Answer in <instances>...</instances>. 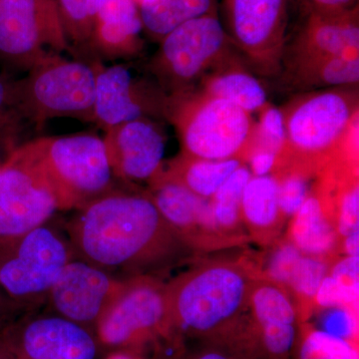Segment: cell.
Returning a JSON list of instances; mask_svg holds the SVG:
<instances>
[{"instance_id": "6da1fadb", "label": "cell", "mask_w": 359, "mask_h": 359, "mask_svg": "<svg viewBox=\"0 0 359 359\" xmlns=\"http://www.w3.org/2000/svg\"><path fill=\"white\" fill-rule=\"evenodd\" d=\"M75 256L118 278L157 276L197 252L162 216L147 190L113 189L65 224Z\"/></svg>"}, {"instance_id": "7a4b0ae2", "label": "cell", "mask_w": 359, "mask_h": 359, "mask_svg": "<svg viewBox=\"0 0 359 359\" xmlns=\"http://www.w3.org/2000/svg\"><path fill=\"white\" fill-rule=\"evenodd\" d=\"M259 271L242 259L203 262L166 283L170 318L180 337L233 348Z\"/></svg>"}, {"instance_id": "3957f363", "label": "cell", "mask_w": 359, "mask_h": 359, "mask_svg": "<svg viewBox=\"0 0 359 359\" xmlns=\"http://www.w3.org/2000/svg\"><path fill=\"white\" fill-rule=\"evenodd\" d=\"M355 86L302 92L280 108L285 145L276 165H294L316 175L344 155L358 125Z\"/></svg>"}, {"instance_id": "277c9868", "label": "cell", "mask_w": 359, "mask_h": 359, "mask_svg": "<svg viewBox=\"0 0 359 359\" xmlns=\"http://www.w3.org/2000/svg\"><path fill=\"white\" fill-rule=\"evenodd\" d=\"M94 334L103 354L122 349L148 356L154 351L155 358L162 359L164 351L178 353L183 344L170 318L166 282L157 276L129 278Z\"/></svg>"}, {"instance_id": "5b68a950", "label": "cell", "mask_w": 359, "mask_h": 359, "mask_svg": "<svg viewBox=\"0 0 359 359\" xmlns=\"http://www.w3.org/2000/svg\"><path fill=\"white\" fill-rule=\"evenodd\" d=\"M166 119L177 130L182 153L191 157L245 163L254 150L257 122L252 114L198 90L169 97Z\"/></svg>"}, {"instance_id": "8992f818", "label": "cell", "mask_w": 359, "mask_h": 359, "mask_svg": "<svg viewBox=\"0 0 359 359\" xmlns=\"http://www.w3.org/2000/svg\"><path fill=\"white\" fill-rule=\"evenodd\" d=\"M100 61L68 59L62 54L42 59L20 81L14 92L21 114L40 129L55 118L94 121L96 76Z\"/></svg>"}, {"instance_id": "52a82bcc", "label": "cell", "mask_w": 359, "mask_h": 359, "mask_svg": "<svg viewBox=\"0 0 359 359\" xmlns=\"http://www.w3.org/2000/svg\"><path fill=\"white\" fill-rule=\"evenodd\" d=\"M233 47L216 9L166 35L146 70L168 97L182 95L233 56Z\"/></svg>"}, {"instance_id": "ba28073f", "label": "cell", "mask_w": 359, "mask_h": 359, "mask_svg": "<svg viewBox=\"0 0 359 359\" xmlns=\"http://www.w3.org/2000/svg\"><path fill=\"white\" fill-rule=\"evenodd\" d=\"M33 142L60 211H77L115 189L103 138L80 133Z\"/></svg>"}, {"instance_id": "9c48e42d", "label": "cell", "mask_w": 359, "mask_h": 359, "mask_svg": "<svg viewBox=\"0 0 359 359\" xmlns=\"http://www.w3.org/2000/svg\"><path fill=\"white\" fill-rule=\"evenodd\" d=\"M75 257L66 231L47 222L0 244V290L20 309L44 301Z\"/></svg>"}, {"instance_id": "30bf717a", "label": "cell", "mask_w": 359, "mask_h": 359, "mask_svg": "<svg viewBox=\"0 0 359 359\" xmlns=\"http://www.w3.org/2000/svg\"><path fill=\"white\" fill-rule=\"evenodd\" d=\"M60 212L33 140L11 151L0 166V244L50 221Z\"/></svg>"}, {"instance_id": "8fae6325", "label": "cell", "mask_w": 359, "mask_h": 359, "mask_svg": "<svg viewBox=\"0 0 359 359\" xmlns=\"http://www.w3.org/2000/svg\"><path fill=\"white\" fill-rule=\"evenodd\" d=\"M301 325L289 290L259 273L233 353L238 359H294Z\"/></svg>"}, {"instance_id": "7c38bea8", "label": "cell", "mask_w": 359, "mask_h": 359, "mask_svg": "<svg viewBox=\"0 0 359 359\" xmlns=\"http://www.w3.org/2000/svg\"><path fill=\"white\" fill-rule=\"evenodd\" d=\"M56 0H0V60L28 72L70 50Z\"/></svg>"}, {"instance_id": "4fadbf2b", "label": "cell", "mask_w": 359, "mask_h": 359, "mask_svg": "<svg viewBox=\"0 0 359 359\" xmlns=\"http://www.w3.org/2000/svg\"><path fill=\"white\" fill-rule=\"evenodd\" d=\"M224 28L257 75L282 74L287 28V0H223Z\"/></svg>"}, {"instance_id": "5bb4252c", "label": "cell", "mask_w": 359, "mask_h": 359, "mask_svg": "<svg viewBox=\"0 0 359 359\" xmlns=\"http://www.w3.org/2000/svg\"><path fill=\"white\" fill-rule=\"evenodd\" d=\"M167 94L154 78L130 65L98 66L94 123L105 130L141 118L166 119Z\"/></svg>"}, {"instance_id": "9a60e30c", "label": "cell", "mask_w": 359, "mask_h": 359, "mask_svg": "<svg viewBox=\"0 0 359 359\" xmlns=\"http://www.w3.org/2000/svg\"><path fill=\"white\" fill-rule=\"evenodd\" d=\"M16 359H101L103 351L88 328L52 313L25 316L0 330Z\"/></svg>"}, {"instance_id": "2e32d148", "label": "cell", "mask_w": 359, "mask_h": 359, "mask_svg": "<svg viewBox=\"0 0 359 359\" xmlns=\"http://www.w3.org/2000/svg\"><path fill=\"white\" fill-rule=\"evenodd\" d=\"M128 278H118L75 257L59 273L46 299L53 313L94 332Z\"/></svg>"}, {"instance_id": "e0dca14e", "label": "cell", "mask_w": 359, "mask_h": 359, "mask_svg": "<svg viewBox=\"0 0 359 359\" xmlns=\"http://www.w3.org/2000/svg\"><path fill=\"white\" fill-rule=\"evenodd\" d=\"M147 192L168 223L197 254L238 245L219 231L210 199L161 173L149 182Z\"/></svg>"}, {"instance_id": "ac0fdd59", "label": "cell", "mask_w": 359, "mask_h": 359, "mask_svg": "<svg viewBox=\"0 0 359 359\" xmlns=\"http://www.w3.org/2000/svg\"><path fill=\"white\" fill-rule=\"evenodd\" d=\"M115 179L150 182L162 170L166 134L158 120L141 118L105 130L103 138Z\"/></svg>"}, {"instance_id": "d6986e66", "label": "cell", "mask_w": 359, "mask_h": 359, "mask_svg": "<svg viewBox=\"0 0 359 359\" xmlns=\"http://www.w3.org/2000/svg\"><path fill=\"white\" fill-rule=\"evenodd\" d=\"M335 56H359L358 6L346 11H320L309 7L301 32L285 55L289 61Z\"/></svg>"}, {"instance_id": "ffe728a7", "label": "cell", "mask_w": 359, "mask_h": 359, "mask_svg": "<svg viewBox=\"0 0 359 359\" xmlns=\"http://www.w3.org/2000/svg\"><path fill=\"white\" fill-rule=\"evenodd\" d=\"M143 30L140 11L134 0H104L86 53L99 61L137 57L144 48Z\"/></svg>"}, {"instance_id": "44dd1931", "label": "cell", "mask_w": 359, "mask_h": 359, "mask_svg": "<svg viewBox=\"0 0 359 359\" xmlns=\"http://www.w3.org/2000/svg\"><path fill=\"white\" fill-rule=\"evenodd\" d=\"M302 254L332 261L340 240L327 196L313 184L308 199L290 219L287 237Z\"/></svg>"}, {"instance_id": "7402d4cb", "label": "cell", "mask_w": 359, "mask_h": 359, "mask_svg": "<svg viewBox=\"0 0 359 359\" xmlns=\"http://www.w3.org/2000/svg\"><path fill=\"white\" fill-rule=\"evenodd\" d=\"M243 224L250 238L261 245H273L285 219L278 203V181L273 175L252 176L243 195Z\"/></svg>"}, {"instance_id": "603a6c76", "label": "cell", "mask_w": 359, "mask_h": 359, "mask_svg": "<svg viewBox=\"0 0 359 359\" xmlns=\"http://www.w3.org/2000/svg\"><path fill=\"white\" fill-rule=\"evenodd\" d=\"M196 90L235 104L250 114L269 103L263 84L233 56L205 76Z\"/></svg>"}, {"instance_id": "cb8c5ba5", "label": "cell", "mask_w": 359, "mask_h": 359, "mask_svg": "<svg viewBox=\"0 0 359 359\" xmlns=\"http://www.w3.org/2000/svg\"><path fill=\"white\" fill-rule=\"evenodd\" d=\"M283 66L290 88L302 92L358 86L359 82V56L289 61Z\"/></svg>"}, {"instance_id": "d4e9b609", "label": "cell", "mask_w": 359, "mask_h": 359, "mask_svg": "<svg viewBox=\"0 0 359 359\" xmlns=\"http://www.w3.org/2000/svg\"><path fill=\"white\" fill-rule=\"evenodd\" d=\"M243 164L245 163L237 159L205 160L181 153L163 164L160 173L199 197L211 199L224 181Z\"/></svg>"}, {"instance_id": "484cf974", "label": "cell", "mask_w": 359, "mask_h": 359, "mask_svg": "<svg viewBox=\"0 0 359 359\" xmlns=\"http://www.w3.org/2000/svg\"><path fill=\"white\" fill-rule=\"evenodd\" d=\"M143 29L161 41L188 21L216 11L214 0H147L139 6Z\"/></svg>"}, {"instance_id": "4316f807", "label": "cell", "mask_w": 359, "mask_h": 359, "mask_svg": "<svg viewBox=\"0 0 359 359\" xmlns=\"http://www.w3.org/2000/svg\"><path fill=\"white\" fill-rule=\"evenodd\" d=\"M252 177L249 168L245 164L241 165L210 199L212 216L219 231L238 245L248 238L243 233L241 208L245 186Z\"/></svg>"}, {"instance_id": "83f0119b", "label": "cell", "mask_w": 359, "mask_h": 359, "mask_svg": "<svg viewBox=\"0 0 359 359\" xmlns=\"http://www.w3.org/2000/svg\"><path fill=\"white\" fill-rule=\"evenodd\" d=\"M294 359H359L358 344L302 323Z\"/></svg>"}, {"instance_id": "f1b7e54d", "label": "cell", "mask_w": 359, "mask_h": 359, "mask_svg": "<svg viewBox=\"0 0 359 359\" xmlns=\"http://www.w3.org/2000/svg\"><path fill=\"white\" fill-rule=\"evenodd\" d=\"M332 261L304 255L290 276L287 290L294 297L302 323H306L313 313L314 297L323 278L327 275Z\"/></svg>"}, {"instance_id": "f546056e", "label": "cell", "mask_w": 359, "mask_h": 359, "mask_svg": "<svg viewBox=\"0 0 359 359\" xmlns=\"http://www.w3.org/2000/svg\"><path fill=\"white\" fill-rule=\"evenodd\" d=\"M104 0H56L70 47L86 53L97 14Z\"/></svg>"}, {"instance_id": "4dcf8cb0", "label": "cell", "mask_w": 359, "mask_h": 359, "mask_svg": "<svg viewBox=\"0 0 359 359\" xmlns=\"http://www.w3.org/2000/svg\"><path fill=\"white\" fill-rule=\"evenodd\" d=\"M271 175L278 181L280 212L287 221L308 199L313 186L311 179L318 175L294 165H278Z\"/></svg>"}, {"instance_id": "1f68e13d", "label": "cell", "mask_w": 359, "mask_h": 359, "mask_svg": "<svg viewBox=\"0 0 359 359\" xmlns=\"http://www.w3.org/2000/svg\"><path fill=\"white\" fill-rule=\"evenodd\" d=\"M285 120L280 108L266 104L259 111V122L257 124V136L254 150L263 149L280 154L285 145ZM252 150V151H254Z\"/></svg>"}, {"instance_id": "d6a6232c", "label": "cell", "mask_w": 359, "mask_h": 359, "mask_svg": "<svg viewBox=\"0 0 359 359\" xmlns=\"http://www.w3.org/2000/svg\"><path fill=\"white\" fill-rule=\"evenodd\" d=\"M304 255L285 238L273 248L266 259L264 269L259 273L287 289L292 271Z\"/></svg>"}, {"instance_id": "836d02e7", "label": "cell", "mask_w": 359, "mask_h": 359, "mask_svg": "<svg viewBox=\"0 0 359 359\" xmlns=\"http://www.w3.org/2000/svg\"><path fill=\"white\" fill-rule=\"evenodd\" d=\"M25 126L29 125L18 108L14 81L0 76V140H13Z\"/></svg>"}, {"instance_id": "e575fe53", "label": "cell", "mask_w": 359, "mask_h": 359, "mask_svg": "<svg viewBox=\"0 0 359 359\" xmlns=\"http://www.w3.org/2000/svg\"><path fill=\"white\" fill-rule=\"evenodd\" d=\"M327 275L341 290L346 306L355 311V306H358L359 257L344 256L332 259Z\"/></svg>"}, {"instance_id": "d590c367", "label": "cell", "mask_w": 359, "mask_h": 359, "mask_svg": "<svg viewBox=\"0 0 359 359\" xmlns=\"http://www.w3.org/2000/svg\"><path fill=\"white\" fill-rule=\"evenodd\" d=\"M248 162L252 176L263 177L273 173L278 162V154L271 151L256 149L252 151Z\"/></svg>"}, {"instance_id": "8d00e7d4", "label": "cell", "mask_w": 359, "mask_h": 359, "mask_svg": "<svg viewBox=\"0 0 359 359\" xmlns=\"http://www.w3.org/2000/svg\"><path fill=\"white\" fill-rule=\"evenodd\" d=\"M184 359H238L235 354L221 346L205 344L202 348L186 356Z\"/></svg>"}, {"instance_id": "74e56055", "label": "cell", "mask_w": 359, "mask_h": 359, "mask_svg": "<svg viewBox=\"0 0 359 359\" xmlns=\"http://www.w3.org/2000/svg\"><path fill=\"white\" fill-rule=\"evenodd\" d=\"M309 7L320 11H346L358 6V0H308Z\"/></svg>"}, {"instance_id": "f35d334b", "label": "cell", "mask_w": 359, "mask_h": 359, "mask_svg": "<svg viewBox=\"0 0 359 359\" xmlns=\"http://www.w3.org/2000/svg\"><path fill=\"white\" fill-rule=\"evenodd\" d=\"M20 309L0 290V330L8 325V320H11V316H14Z\"/></svg>"}, {"instance_id": "ab89813d", "label": "cell", "mask_w": 359, "mask_h": 359, "mask_svg": "<svg viewBox=\"0 0 359 359\" xmlns=\"http://www.w3.org/2000/svg\"><path fill=\"white\" fill-rule=\"evenodd\" d=\"M340 250L344 256L359 257V230L353 231L342 238Z\"/></svg>"}, {"instance_id": "60d3db41", "label": "cell", "mask_w": 359, "mask_h": 359, "mask_svg": "<svg viewBox=\"0 0 359 359\" xmlns=\"http://www.w3.org/2000/svg\"><path fill=\"white\" fill-rule=\"evenodd\" d=\"M101 359H156L150 356L144 355V354L133 353L130 351H111L104 353Z\"/></svg>"}, {"instance_id": "b9f144b4", "label": "cell", "mask_w": 359, "mask_h": 359, "mask_svg": "<svg viewBox=\"0 0 359 359\" xmlns=\"http://www.w3.org/2000/svg\"><path fill=\"white\" fill-rule=\"evenodd\" d=\"M0 359H16L1 334H0Z\"/></svg>"}, {"instance_id": "7bdbcfd3", "label": "cell", "mask_w": 359, "mask_h": 359, "mask_svg": "<svg viewBox=\"0 0 359 359\" xmlns=\"http://www.w3.org/2000/svg\"><path fill=\"white\" fill-rule=\"evenodd\" d=\"M135 2H136L137 6H140L142 4H144V2L147 1V0H134Z\"/></svg>"}, {"instance_id": "ee69618b", "label": "cell", "mask_w": 359, "mask_h": 359, "mask_svg": "<svg viewBox=\"0 0 359 359\" xmlns=\"http://www.w3.org/2000/svg\"><path fill=\"white\" fill-rule=\"evenodd\" d=\"M2 163H0V166H1Z\"/></svg>"}]
</instances>
